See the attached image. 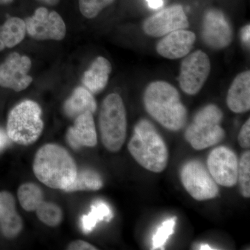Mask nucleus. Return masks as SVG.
I'll use <instances>...</instances> for the list:
<instances>
[{
	"mask_svg": "<svg viewBox=\"0 0 250 250\" xmlns=\"http://www.w3.org/2000/svg\"><path fill=\"white\" fill-rule=\"evenodd\" d=\"M200 250H213V248H211V247L208 246V245L207 244H202L201 246H200Z\"/></svg>",
	"mask_w": 250,
	"mask_h": 250,
	"instance_id": "34",
	"label": "nucleus"
},
{
	"mask_svg": "<svg viewBox=\"0 0 250 250\" xmlns=\"http://www.w3.org/2000/svg\"><path fill=\"white\" fill-rule=\"evenodd\" d=\"M179 175L184 188L194 200L205 201L218 196V184L201 161H188L182 166Z\"/></svg>",
	"mask_w": 250,
	"mask_h": 250,
	"instance_id": "7",
	"label": "nucleus"
},
{
	"mask_svg": "<svg viewBox=\"0 0 250 250\" xmlns=\"http://www.w3.org/2000/svg\"><path fill=\"white\" fill-rule=\"evenodd\" d=\"M9 138L4 130L0 129V152L6 147L9 144Z\"/></svg>",
	"mask_w": 250,
	"mask_h": 250,
	"instance_id": "31",
	"label": "nucleus"
},
{
	"mask_svg": "<svg viewBox=\"0 0 250 250\" xmlns=\"http://www.w3.org/2000/svg\"><path fill=\"white\" fill-rule=\"evenodd\" d=\"M143 104L148 114L161 126L172 131L183 129L188 112L178 90L164 81H155L146 87Z\"/></svg>",
	"mask_w": 250,
	"mask_h": 250,
	"instance_id": "1",
	"label": "nucleus"
},
{
	"mask_svg": "<svg viewBox=\"0 0 250 250\" xmlns=\"http://www.w3.org/2000/svg\"><path fill=\"white\" fill-rule=\"evenodd\" d=\"M196 41V35L187 29H179L164 36L156 45V52L167 59L183 58L190 53Z\"/></svg>",
	"mask_w": 250,
	"mask_h": 250,
	"instance_id": "14",
	"label": "nucleus"
},
{
	"mask_svg": "<svg viewBox=\"0 0 250 250\" xmlns=\"http://www.w3.org/2000/svg\"><path fill=\"white\" fill-rule=\"evenodd\" d=\"M238 182L241 195L246 198L250 197V152L242 154L238 161Z\"/></svg>",
	"mask_w": 250,
	"mask_h": 250,
	"instance_id": "25",
	"label": "nucleus"
},
{
	"mask_svg": "<svg viewBox=\"0 0 250 250\" xmlns=\"http://www.w3.org/2000/svg\"><path fill=\"white\" fill-rule=\"evenodd\" d=\"M42 110L39 104L24 100L10 111L6 124V134L13 142L21 146H30L36 142L44 129Z\"/></svg>",
	"mask_w": 250,
	"mask_h": 250,
	"instance_id": "5",
	"label": "nucleus"
},
{
	"mask_svg": "<svg viewBox=\"0 0 250 250\" xmlns=\"http://www.w3.org/2000/svg\"><path fill=\"white\" fill-rule=\"evenodd\" d=\"M127 148L134 160L146 170L155 173L166 170L168 149L154 125L148 120H140L135 125Z\"/></svg>",
	"mask_w": 250,
	"mask_h": 250,
	"instance_id": "3",
	"label": "nucleus"
},
{
	"mask_svg": "<svg viewBox=\"0 0 250 250\" xmlns=\"http://www.w3.org/2000/svg\"><path fill=\"white\" fill-rule=\"evenodd\" d=\"M24 22L28 35L36 40L61 41L66 34V26L60 15L46 8L36 9Z\"/></svg>",
	"mask_w": 250,
	"mask_h": 250,
	"instance_id": "9",
	"label": "nucleus"
},
{
	"mask_svg": "<svg viewBox=\"0 0 250 250\" xmlns=\"http://www.w3.org/2000/svg\"><path fill=\"white\" fill-rule=\"evenodd\" d=\"M177 218L167 219L157 229L152 238L153 249L162 250L171 235L173 234Z\"/></svg>",
	"mask_w": 250,
	"mask_h": 250,
	"instance_id": "26",
	"label": "nucleus"
},
{
	"mask_svg": "<svg viewBox=\"0 0 250 250\" xmlns=\"http://www.w3.org/2000/svg\"><path fill=\"white\" fill-rule=\"evenodd\" d=\"M96 110L97 103L93 94L83 86L75 88L63 105L64 113L72 119L86 112L94 114Z\"/></svg>",
	"mask_w": 250,
	"mask_h": 250,
	"instance_id": "19",
	"label": "nucleus"
},
{
	"mask_svg": "<svg viewBox=\"0 0 250 250\" xmlns=\"http://www.w3.org/2000/svg\"><path fill=\"white\" fill-rule=\"evenodd\" d=\"M18 199L22 208L27 212L35 211L44 200V193L39 185L33 182L21 184L18 189Z\"/></svg>",
	"mask_w": 250,
	"mask_h": 250,
	"instance_id": "22",
	"label": "nucleus"
},
{
	"mask_svg": "<svg viewBox=\"0 0 250 250\" xmlns=\"http://www.w3.org/2000/svg\"><path fill=\"white\" fill-rule=\"evenodd\" d=\"M35 211L36 216L41 223L51 228L59 226L63 219L62 208L54 202L43 200Z\"/></svg>",
	"mask_w": 250,
	"mask_h": 250,
	"instance_id": "24",
	"label": "nucleus"
},
{
	"mask_svg": "<svg viewBox=\"0 0 250 250\" xmlns=\"http://www.w3.org/2000/svg\"><path fill=\"white\" fill-rule=\"evenodd\" d=\"M250 25L247 24L241 31V39L242 42L246 45L250 46Z\"/></svg>",
	"mask_w": 250,
	"mask_h": 250,
	"instance_id": "30",
	"label": "nucleus"
},
{
	"mask_svg": "<svg viewBox=\"0 0 250 250\" xmlns=\"http://www.w3.org/2000/svg\"><path fill=\"white\" fill-rule=\"evenodd\" d=\"M68 250H98L91 243L83 241V240H75L69 243L67 247Z\"/></svg>",
	"mask_w": 250,
	"mask_h": 250,
	"instance_id": "29",
	"label": "nucleus"
},
{
	"mask_svg": "<svg viewBox=\"0 0 250 250\" xmlns=\"http://www.w3.org/2000/svg\"><path fill=\"white\" fill-rule=\"evenodd\" d=\"M115 0H79L82 14L85 18L92 19L97 17L105 8L114 2Z\"/></svg>",
	"mask_w": 250,
	"mask_h": 250,
	"instance_id": "27",
	"label": "nucleus"
},
{
	"mask_svg": "<svg viewBox=\"0 0 250 250\" xmlns=\"http://www.w3.org/2000/svg\"><path fill=\"white\" fill-rule=\"evenodd\" d=\"M112 71L111 62L103 57H98L83 74L82 83L92 94L103 91L107 85Z\"/></svg>",
	"mask_w": 250,
	"mask_h": 250,
	"instance_id": "18",
	"label": "nucleus"
},
{
	"mask_svg": "<svg viewBox=\"0 0 250 250\" xmlns=\"http://www.w3.org/2000/svg\"><path fill=\"white\" fill-rule=\"evenodd\" d=\"M22 217L17 211L16 201L9 191H0V229L5 238L13 239L23 229Z\"/></svg>",
	"mask_w": 250,
	"mask_h": 250,
	"instance_id": "16",
	"label": "nucleus"
},
{
	"mask_svg": "<svg viewBox=\"0 0 250 250\" xmlns=\"http://www.w3.org/2000/svg\"><path fill=\"white\" fill-rule=\"evenodd\" d=\"M103 186V177L99 172L93 169L84 168L78 170L75 182L63 191H96Z\"/></svg>",
	"mask_w": 250,
	"mask_h": 250,
	"instance_id": "21",
	"label": "nucleus"
},
{
	"mask_svg": "<svg viewBox=\"0 0 250 250\" xmlns=\"http://www.w3.org/2000/svg\"><path fill=\"white\" fill-rule=\"evenodd\" d=\"M190 26L183 6L174 4L161 10L143 22L145 34L152 37H161L179 29H187Z\"/></svg>",
	"mask_w": 250,
	"mask_h": 250,
	"instance_id": "11",
	"label": "nucleus"
},
{
	"mask_svg": "<svg viewBox=\"0 0 250 250\" xmlns=\"http://www.w3.org/2000/svg\"><path fill=\"white\" fill-rule=\"evenodd\" d=\"M39 1H42L45 4L50 5V6H54V5L58 4L60 0H39Z\"/></svg>",
	"mask_w": 250,
	"mask_h": 250,
	"instance_id": "33",
	"label": "nucleus"
},
{
	"mask_svg": "<svg viewBox=\"0 0 250 250\" xmlns=\"http://www.w3.org/2000/svg\"><path fill=\"white\" fill-rule=\"evenodd\" d=\"M31 66L30 59L14 52L0 65V86L16 92L22 91L31 84L33 78L28 75Z\"/></svg>",
	"mask_w": 250,
	"mask_h": 250,
	"instance_id": "13",
	"label": "nucleus"
},
{
	"mask_svg": "<svg viewBox=\"0 0 250 250\" xmlns=\"http://www.w3.org/2000/svg\"><path fill=\"white\" fill-rule=\"evenodd\" d=\"M223 112L213 104L200 108L185 131L187 142L196 150L213 147L223 141L225 131L222 127Z\"/></svg>",
	"mask_w": 250,
	"mask_h": 250,
	"instance_id": "6",
	"label": "nucleus"
},
{
	"mask_svg": "<svg viewBox=\"0 0 250 250\" xmlns=\"http://www.w3.org/2000/svg\"><path fill=\"white\" fill-rule=\"evenodd\" d=\"M113 218V212L106 202L98 200L91 206V209L87 215H83L81 220L83 232L88 233L93 231L97 224L106 220L109 221Z\"/></svg>",
	"mask_w": 250,
	"mask_h": 250,
	"instance_id": "23",
	"label": "nucleus"
},
{
	"mask_svg": "<svg viewBox=\"0 0 250 250\" xmlns=\"http://www.w3.org/2000/svg\"><path fill=\"white\" fill-rule=\"evenodd\" d=\"M227 104L233 113H243L250 109V71L238 74L229 88Z\"/></svg>",
	"mask_w": 250,
	"mask_h": 250,
	"instance_id": "17",
	"label": "nucleus"
},
{
	"mask_svg": "<svg viewBox=\"0 0 250 250\" xmlns=\"http://www.w3.org/2000/svg\"><path fill=\"white\" fill-rule=\"evenodd\" d=\"M238 144L242 148L249 149L250 147V119L247 120L242 126L238 136Z\"/></svg>",
	"mask_w": 250,
	"mask_h": 250,
	"instance_id": "28",
	"label": "nucleus"
},
{
	"mask_svg": "<svg viewBox=\"0 0 250 250\" xmlns=\"http://www.w3.org/2000/svg\"><path fill=\"white\" fill-rule=\"evenodd\" d=\"M210 72V59L203 51L188 54L181 64L178 77L180 88L188 95H196L205 85Z\"/></svg>",
	"mask_w": 250,
	"mask_h": 250,
	"instance_id": "8",
	"label": "nucleus"
},
{
	"mask_svg": "<svg viewBox=\"0 0 250 250\" xmlns=\"http://www.w3.org/2000/svg\"><path fill=\"white\" fill-rule=\"evenodd\" d=\"M202 38L212 49H224L231 44L232 28L223 11L217 9L206 11L202 20Z\"/></svg>",
	"mask_w": 250,
	"mask_h": 250,
	"instance_id": "12",
	"label": "nucleus"
},
{
	"mask_svg": "<svg viewBox=\"0 0 250 250\" xmlns=\"http://www.w3.org/2000/svg\"><path fill=\"white\" fill-rule=\"evenodd\" d=\"M146 1L149 7L153 9H160L164 5L163 0H146Z\"/></svg>",
	"mask_w": 250,
	"mask_h": 250,
	"instance_id": "32",
	"label": "nucleus"
},
{
	"mask_svg": "<svg viewBox=\"0 0 250 250\" xmlns=\"http://www.w3.org/2000/svg\"><path fill=\"white\" fill-rule=\"evenodd\" d=\"M26 25L24 21L19 18H8L0 26V51L12 48L21 43L25 37Z\"/></svg>",
	"mask_w": 250,
	"mask_h": 250,
	"instance_id": "20",
	"label": "nucleus"
},
{
	"mask_svg": "<svg viewBox=\"0 0 250 250\" xmlns=\"http://www.w3.org/2000/svg\"><path fill=\"white\" fill-rule=\"evenodd\" d=\"M238 161L232 149L219 146L208 154L207 169L218 185L231 188L238 183Z\"/></svg>",
	"mask_w": 250,
	"mask_h": 250,
	"instance_id": "10",
	"label": "nucleus"
},
{
	"mask_svg": "<svg viewBox=\"0 0 250 250\" xmlns=\"http://www.w3.org/2000/svg\"><path fill=\"white\" fill-rule=\"evenodd\" d=\"M74 124L67 131L66 140L74 149L93 147L98 143V134L93 114L86 112L75 118Z\"/></svg>",
	"mask_w": 250,
	"mask_h": 250,
	"instance_id": "15",
	"label": "nucleus"
},
{
	"mask_svg": "<svg viewBox=\"0 0 250 250\" xmlns=\"http://www.w3.org/2000/svg\"><path fill=\"white\" fill-rule=\"evenodd\" d=\"M33 172L41 183L50 188L64 190L76 179L78 167L70 152L55 143H47L38 149Z\"/></svg>",
	"mask_w": 250,
	"mask_h": 250,
	"instance_id": "2",
	"label": "nucleus"
},
{
	"mask_svg": "<svg viewBox=\"0 0 250 250\" xmlns=\"http://www.w3.org/2000/svg\"><path fill=\"white\" fill-rule=\"evenodd\" d=\"M98 123L104 147L111 152H119L126 140L127 121L124 103L118 94H109L103 100Z\"/></svg>",
	"mask_w": 250,
	"mask_h": 250,
	"instance_id": "4",
	"label": "nucleus"
},
{
	"mask_svg": "<svg viewBox=\"0 0 250 250\" xmlns=\"http://www.w3.org/2000/svg\"><path fill=\"white\" fill-rule=\"evenodd\" d=\"M14 0H0V5L11 4Z\"/></svg>",
	"mask_w": 250,
	"mask_h": 250,
	"instance_id": "35",
	"label": "nucleus"
}]
</instances>
